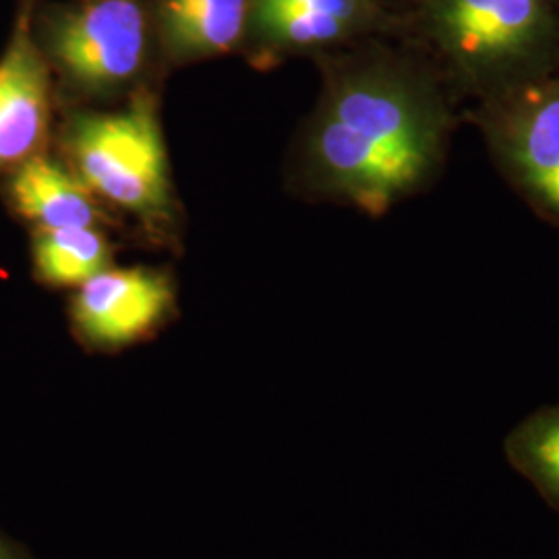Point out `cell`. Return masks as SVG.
Here are the masks:
<instances>
[{
    "label": "cell",
    "mask_w": 559,
    "mask_h": 559,
    "mask_svg": "<svg viewBox=\"0 0 559 559\" xmlns=\"http://www.w3.org/2000/svg\"><path fill=\"white\" fill-rule=\"evenodd\" d=\"M448 115L417 73L369 64L332 81L307 138L316 187L373 216L419 189L441 160Z\"/></svg>",
    "instance_id": "6da1fadb"
},
{
    "label": "cell",
    "mask_w": 559,
    "mask_h": 559,
    "mask_svg": "<svg viewBox=\"0 0 559 559\" xmlns=\"http://www.w3.org/2000/svg\"><path fill=\"white\" fill-rule=\"evenodd\" d=\"M556 0H431L433 38L460 80L487 92L533 78L551 34Z\"/></svg>",
    "instance_id": "7a4b0ae2"
},
{
    "label": "cell",
    "mask_w": 559,
    "mask_h": 559,
    "mask_svg": "<svg viewBox=\"0 0 559 559\" xmlns=\"http://www.w3.org/2000/svg\"><path fill=\"white\" fill-rule=\"evenodd\" d=\"M67 145L83 185L140 216L168 207L170 180L156 106L147 96L110 115L71 122Z\"/></svg>",
    "instance_id": "3957f363"
},
{
    "label": "cell",
    "mask_w": 559,
    "mask_h": 559,
    "mask_svg": "<svg viewBox=\"0 0 559 559\" xmlns=\"http://www.w3.org/2000/svg\"><path fill=\"white\" fill-rule=\"evenodd\" d=\"M483 127L506 173L559 221V75H533L491 94Z\"/></svg>",
    "instance_id": "277c9868"
},
{
    "label": "cell",
    "mask_w": 559,
    "mask_h": 559,
    "mask_svg": "<svg viewBox=\"0 0 559 559\" xmlns=\"http://www.w3.org/2000/svg\"><path fill=\"white\" fill-rule=\"evenodd\" d=\"M48 48L62 73L85 92L133 80L145 57V17L135 0H100L50 25Z\"/></svg>",
    "instance_id": "5b68a950"
},
{
    "label": "cell",
    "mask_w": 559,
    "mask_h": 559,
    "mask_svg": "<svg viewBox=\"0 0 559 559\" xmlns=\"http://www.w3.org/2000/svg\"><path fill=\"white\" fill-rule=\"evenodd\" d=\"M175 305V288L160 272L145 267L104 270L81 284L71 316L92 346L119 348L152 334Z\"/></svg>",
    "instance_id": "8992f818"
},
{
    "label": "cell",
    "mask_w": 559,
    "mask_h": 559,
    "mask_svg": "<svg viewBox=\"0 0 559 559\" xmlns=\"http://www.w3.org/2000/svg\"><path fill=\"white\" fill-rule=\"evenodd\" d=\"M50 120V81L29 27L21 21L0 57V173L40 152Z\"/></svg>",
    "instance_id": "52a82bcc"
},
{
    "label": "cell",
    "mask_w": 559,
    "mask_h": 559,
    "mask_svg": "<svg viewBox=\"0 0 559 559\" xmlns=\"http://www.w3.org/2000/svg\"><path fill=\"white\" fill-rule=\"evenodd\" d=\"M365 0H253L251 23L278 48H316L344 40L367 23Z\"/></svg>",
    "instance_id": "ba28073f"
},
{
    "label": "cell",
    "mask_w": 559,
    "mask_h": 559,
    "mask_svg": "<svg viewBox=\"0 0 559 559\" xmlns=\"http://www.w3.org/2000/svg\"><path fill=\"white\" fill-rule=\"evenodd\" d=\"M9 198L21 216L40 230L85 228L98 221V205L83 180L41 154L13 170Z\"/></svg>",
    "instance_id": "9c48e42d"
},
{
    "label": "cell",
    "mask_w": 559,
    "mask_h": 559,
    "mask_svg": "<svg viewBox=\"0 0 559 559\" xmlns=\"http://www.w3.org/2000/svg\"><path fill=\"white\" fill-rule=\"evenodd\" d=\"M247 11V0H164V41L177 59L221 55L240 40Z\"/></svg>",
    "instance_id": "30bf717a"
},
{
    "label": "cell",
    "mask_w": 559,
    "mask_h": 559,
    "mask_svg": "<svg viewBox=\"0 0 559 559\" xmlns=\"http://www.w3.org/2000/svg\"><path fill=\"white\" fill-rule=\"evenodd\" d=\"M108 260V245L94 226L38 230L34 237L36 274L50 286L80 288L104 272Z\"/></svg>",
    "instance_id": "8fae6325"
},
{
    "label": "cell",
    "mask_w": 559,
    "mask_h": 559,
    "mask_svg": "<svg viewBox=\"0 0 559 559\" xmlns=\"http://www.w3.org/2000/svg\"><path fill=\"white\" fill-rule=\"evenodd\" d=\"M508 464L559 512V404L520 420L503 441Z\"/></svg>",
    "instance_id": "7c38bea8"
},
{
    "label": "cell",
    "mask_w": 559,
    "mask_h": 559,
    "mask_svg": "<svg viewBox=\"0 0 559 559\" xmlns=\"http://www.w3.org/2000/svg\"><path fill=\"white\" fill-rule=\"evenodd\" d=\"M0 559H21L7 543L0 540Z\"/></svg>",
    "instance_id": "4fadbf2b"
}]
</instances>
